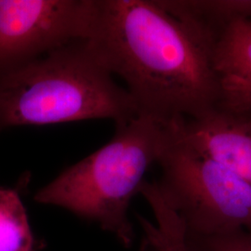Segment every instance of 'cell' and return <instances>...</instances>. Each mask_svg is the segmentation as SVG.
<instances>
[{"mask_svg": "<svg viewBox=\"0 0 251 251\" xmlns=\"http://www.w3.org/2000/svg\"><path fill=\"white\" fill-rule=\"evenodd\" d=\"M216 33L157 0H92L85 39L125 83L139 115L164 122L197 118L218 108Z\"/></svg>", "mask_w": 251, "mask_h": 251, "instance_id": "1", "label": "cell"}, {"mask_svg": "<svg viewBox=\"0 0 251 251\" xmlns=\"http://www.w3.org/2000/svg\"><path fill=\"white\" fill-rule=\"evenodd\" d=\"M86 40L0 74V130L90 119L124 123L139 115L125 88Z\"/></svg>", "mask_w": 251, "mask_h": 251, "instance_id": "2", "label": "cell"}, {"mask_svg": "<svg viewBox=\"0 0 251 251\" xmlns=\"http://www.w3.org/2000/svg\"><path fill=\"white\" fill-rule=\"evenodd\" d=\"M171 136V122L146 115L116 124L110 142L39 189L35 201L57 206L112 233L125 248L135 233L128 209Z\"/></svg>", "mask_w": 251, "mask_h": 251, "instance_id": "3", "label": "cell"}, {"mask_svg": "<svg viewBox=\"0 0 251 251\" xmlns=\"http://www.w3.org/2000/svg\"><path fill=\"white\" fill-rule=\"evenodd\" d=\"M157 185L179 215L188 236L208 237L238 231L251 233V185L223 166L175 139L156 162Z\"/></svg>", "mask_w": 251, "mask_h": 251, "instance_id": "4", "label": "cell"}, {"mask_svg": "<svg viewBox=\"0 0 251 251\" xmlns=\"http://www.w3.org/2000/svg\"><path fill=\"white\" fill-rule=\"evenodd\" d=\"M92 0H0V74L88 36Z\"/></svg>", "mask_w": 251, "mask_h": 251, "instance_id": "5", "label": "cell"}, {"mask_svg": "<svg viewBox=\"0 0 251 251\" xmlns=\"http://www.w3.org/2000/svg\"><path fill=\"white\" fill-rule=\"evenodd\" d=\"M171 124L176 140L251 185V123L246 116L215 109Z\"/></svg>", "mask_w": 251, "mask_h": 251, "instance_id": "6", "label": "cell"}, {"mask_svg": "<svg viewBox=\"0 0 251 251\" xmlns=\"http://www.w3.org/2000/svg\"><path fill=\"white\" fill-rule=\"evenodd\" d=\"M213 68L220 89L218 108L251 114V19L236 21L216 34Z\"/></svg>", "mask_w": 251, "mask_h": 251, "instance_id": "7", "label": "cell"}, {"mask_svg": "<svg viewBox=\"0 0 251 251\" xmlns=\"http://www.w3.org/2000/svg\"><path fill=\"white\" fill-rule=\"evenodd\" d=\"M171 14L197 20L216 34L233 22L251 19V0H157Z\"/></svg>", "mask_w": 251, "mask_h": 251, "instance_id": "8", "label": "cell"}, {"mask_svg": "<svg viewBox=\"0 0 251 251\" xmlns=\"http://www.w3.org/2000/svg\"><path fill=\"white\" fill-rule=\"evenodd\" d=\"M0 251H36L26 209L12 189L0 188Z\"/></svg>", "mask_w": 251, "mask_h": 251, "instance_id": "9", "label": "cell"}, {"mask_svg": "<svg viewBox=\"0 0 251 251\" xmlns=\"http://www.w3.org/2000/svg\"><path fill=\"white\" fill-rule=\"evenodd\" d=\"M193 251H251V233L238 231L217 236H188Z\"/></svg>", "mask_w": 251, "mask_h": 251, "instance_id": "10", "label": "cell"}, {"mask_svg": "<svg viewBox=\"0 0 251 251\" xmlns=\"http://www.w3.org/2000/svg\"><path fill=\"white\" fill-rule=\"evenodd\" d=\"M138 251H157L150 243L148 242L144 236H143V239H142V242L140 245V248Z\"/></svg>", "mask_w": 251, "mask_h": 251, "instance_id": "11", "label": "cell"}, {"mask_svg": "<svg viewBox=\"0 0 251 251\" xmlns=\"http://www.w3.org/2000/svg\"><path fill=\"white\" fill-rule=\"evenodd\" d=\"M246 117H247V118L249 119V121L251 123V115H246Z\"/></svg>", "mask_w": 251, "mask_h": 251, "instance_id": "12", "label": "cell"}]
</instances>
